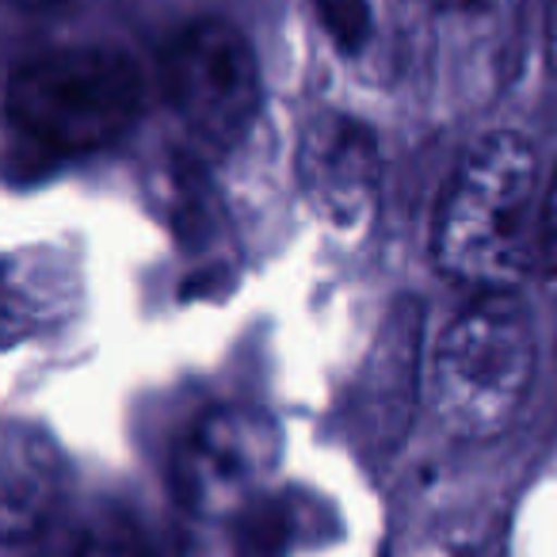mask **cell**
<instances>
[{
	"instance_id": "cell-1",
	"label": "cell",
	"mask_w": 557,
	"mask_h": 557,
	"mask_svg": "<svg viewBox=\"0 0 557 557\" xmlns=\"http://www.w3.org/2000/svg\"><path fill=\"white\" fill-rule=\"evenodd\" d=\"M539 207V153L531 141L511 131L478 138L440 199L432 237L440 271L481 290H508L534 271Z\"/></svg>"
},
{
	"instance_id": "cell-2",
	"label": "cell",
	"mask_w": 557,
	"mask_h": 557,
	"mask_svg": "<svg viewBox=\"0 0 557 557\" xmlns=\"http://www.w3.org/2000/svg\"><path fill=\"white\" fill-rule=\"evenodd\" d=\"M138 65L108 47L27 58L9 77V131L42 157H81L119 141L141 111Z\"/></svg>"
},
{
	"instance_id": "cell-3",
	"label": "cell",
	"mask_w": 557,
	"mask_h": 557,
	"mask_svg": "<svg viewBox=\"0 0 557 557\" xmlns=\"http://www.w3.org/2000/svg\"><path fill=\"white\" fill-rule=\"evenodd\" d=\"M531 379V318L511 290H485L435 341L428 401L450 435L488 440L519 417Z\"/></svg>"
},
{
	"instance_id": "cell-4",
	"label": "cell",
	"mask_w": 557,
	"mask_h": 557,
	"mask_svg": "<svg viewBox=\"0 0 557 557\" xmlns=\"http://www.w3.org/2000/svg\"><path fill=\"white\" fill-rule=\"evenodd\" d=\"M161 96L169 111L210 149H225L248 131L260 108V70L240 27L202 16L161 47Z\"/></svg>"
},
{
	"instance_id": "cell-5",
	"label": "cell",
	"mask_w": 557,
	"mask_h": 557,
	"mask_svg": "<svg viewBox=\"0 0 557 557\" xmlns=\"http://www.w3.org/2000/svg\"><path fill=\"white\" fill-rule=\"evenodd\" d=\"M275 447V424L260 412L240 405L202 412L176 450L180 500L202 516L240 508L271 473Z\"/></svg>"
},
{
	"instance_id": "cell-6",
	"label": "cell",
	"mask_w": 557,
	"mask_h": 557,
	"mask_svg": "<svg viewBox=\"0 0 557 557\" xmlns=\"http://www.w3.org/2000/svg\"><path fill=\"white\" fill-rule=\"evenodd\" d=\"M298 184L325 225L344 233L367 225L382 195V149L374 131L344 111L310 119L298 146Z\"/></svg>"
},
{
	"instance_id": "cell-7",
	"label": "cell",
	"mask_w": 557,
	"mask_h": 557,
	"mask_svg": "<svg viewBox=\"0 0 557 557\" xmlns=\"http://www.w3.org/2000/svg\"><path fill=\"white\" fill-rule=\"evenodd\" d=\"M420 333H424L420 302L401 298L379 333L356 394L359 432L371 447H394V440H401V432L409 428L420 389Z\"/></svg>"
},
{
	"instance_id": "cell-8",
	"label": "cell",
	"mask_w": 557,
	"mask_h": 557,
	"mask_svg": "<svg viewBox=\"0 0 557 557\" xmlns=\"http://www.w3.org/2000/svg\"><path fill=\"white\" fill-rule=\"evenodd\" d=\"M62 493V455L58 447L27 424L4 428L0 447V531L4 542L39 539L58 519Z\"/></svg>"
},
{
	"instance_id": "cell-9",
	"label": "cell",
	"mask_w": 557,
	"mask_h": 557,
	"mask_svg": "<svg viewBox=\"0 0 557 557\" xmlns=\"http://www.w3.org/2000/svg\"><path fill=\"white\" fill-rule=\"evenodd\" d=\"M39 557H153L146 534L111 504L58 516L39 534Z\"/></svg>"
},
{
	"instance_id": "cell-10",
	"label": "cell",
	"mask_w": 557,
	"mask_h": 557,
	"mask_svg": "<svg viewBox=\"0 0 557 557\" xmlns=\"http://www.w3.org/2000/svg\"><path fill=\"white\" fill-rule=\"evenodd\" d=\"M313 20L341 54H359L371 42V4L367 0H310Z\"/></svg>"
},
{
	"instance_id": "cell-11",
	"label": "cell",
	"mask_w": 557,
	"mask_h": 557,
	"mask_svg": "<svg viewBox=\"0 0 557 557\" xmlns=\"http://www.w3.org/2000/svg\"><path fill=\"white\" fill-rule=\"evenodd\" d=\"M534 271L557 275V169L542 187L539 230H534Z\"/></svg>"
},
{
	"instance_id": "cell-12",
	"label": "cell",
	"mask_w": 557,
	"mask_h": 557,
	"mask_svg": "<svg viewBox=\"0 0 557 557\" xmlns=\"http://www.w3.org/2000/svg\"><path fill=\"white\" fill-rule=\"evenodd\" d=\"M62 0H12V9L27 12V16H39V12H54Z\"/></svg>"
},
{
	"instance_id": "cell-13",
	"label": "cell",
	"mask_w": 557,
	"mask_h": 557,
	"mask_svg": "<svg viewBox=\"0 0 557 557\" xmlns=\"http://www.w3.org/2000/svg\"><path fill=\"white\" fill-rule=\"evenodd\" d=\"M549 39H546V50H549V65L557 70V0H549Z\"/></svg>"
}]
</instances>
